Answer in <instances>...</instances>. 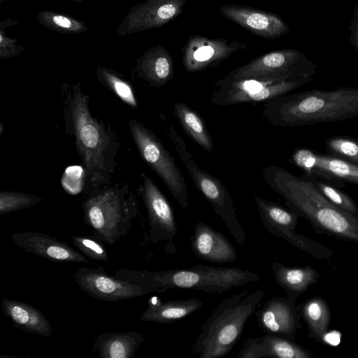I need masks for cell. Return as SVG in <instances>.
Wrapping results in <instances>:
<instances>
[{
	"mask_svg": "<svg viewBox=\"0 0 358 358\" xmlns=\"http://www.w3.org/2000/svg\"><path fill=\"white\" fill-rule=\"evenodd\" d=\"M203 306L201 300L194 298L161 301L152 298L140 317L143 322L169 324L182 320L199 310Z\"/></svg>",
	"mask_w": 358,
	"mask_h": 358,
	"instance_id": "44dd1931",
	"label": "cell"
},
{
	"mask_svg": "<svg viewBox=\"0 0 358 358\" xmlns=\"http://www.w3.org/2000/svg\"><path fill=\"white\" fill-rule=\"evenodd\" d=\"M303 176L334 205L358 217V206L348 194L331 184L330 182L315 175L303 173Z\"/></svg>",
	"mask_w": 358,
	"mask_h": 358,
	"instance_id": "83f0119b",
	"label": "cell"
},
{
	"mask_svg": "<svg viewBox=\"0 0 358 358\" xmlns=\"http://www.w3.org/2000/svg\"><path fill=\"white\" fill-rule=\"evenodd\" d=\"M0 127H1V134H2V132H3V124H2V123H1V126H0Z\"/></svg>",
	"mask_w": 358,
	"mask_h": 358,
	"instance_id": "8d00e7d4",
	"label": "cell"
},
{
	"mask_svg": "<svg viewBox=\"0 0 358 358\" xmlns=\"http://www.w3.org/2000/svg\"><path fill=\"white\" fill-rule=\"evenodd\" d=\"M129 129L143 160L161 178L181 208L187 210V186L173 157L156 134L141 122L129 120Z\"/></svg>",
	"mask_w": 358,
	"mask_h": 358,
	"instance_id": "ba28073f",
	"label": "cell"
},
{
	"mask_svg": "<svg viewBox=\"0 0 358 358\" xmlns=\"http://www.w3.org/2000/svg\"><path fill=\"white\" fill-rule=\"evenodd\" d=\"M12 241L24 251L56 262L89 263L79 250L55 237L38 232L24 231L12 234Z\"/></svg>",
	"mask_w": 358,
	"mask_h": 358,
	"instance_id": "e0dca14e",
	"label": "cell"
},
{
	"mask_svg": "<svg viewBox=\"0 0 358 358\" xmlns=\"http://www.w3.org/2000/svg\"><path fill=\"white\" fill-rule=\"evenodd\" d=\"M248 293L242 291L220 303L201 326L192 348L194 355L199 358H219L233 349L264 296L263 290Z\"/></svg>",
	"mask_w": 358,
	"mask_h": 358,
	"instance_id": "277c9868",
	"label": "cell"
},
{
	"mask_svg": "<svg viewBox=\"0 0 358 358\" xmlns=\"http://www.w3.org/2000/svg\"><path fill=\"white\" fill-rule=\"evenodd\" d=\"M314 356L287 337L266 334L255 338H248L242 345L237 358H312Z\"/></svg>",
	"mask_w": 358,
	"mask_h": 358,
	"instance_id": "d6986e66",
	"label": "cell"
},
{
	"mask_svg": "<svg viewBox=\"0 0 358 358\" xmlns=\"http://www.w3.org/2000/svg\"><path fill=\"white\" fill-rule=\"evenodd\" d=\"M173 115L178 120L186 134L208 152L213 150L211 136L200 115L182 102L173 105Z\"/></svg>",
	"mask_w": 358,
	"mask_h": 358,
	"instance_id": "4316f807",
	"label": "cell"
},
{
	"mask_svg": "<svg viewBox=\"0 0 358 358\" xmlns=\"http://www.w3.org/2000/svg\"><path fill=\"white\" fill-rule=\"evenodd\" d=\"M74 245L90 259L108 261L109 257L106 249L96 238L74 236L72 238Z\"/></svg>",
	"mask_w": 358,
	"mask_h": 358,
	"instance_id": "1f68e13d",
	"label": "cell"
},
{
	"mask_svg": "<svg viewBox=\"0 0 358 358\" xmlns=\"http://www.w3.org/2000/svg\"><path fill=\"white\" fill-rule=\"evenodd\" d=\"M141 76L153 87L165 85L174 77L173 63L167 50L159 46L143 60Z\"/></svg>",
	"mask_w": 358,
	"mask_h": 358,
	"instance_id": "484cf974",
	"label": "cell"
},
{
	"mask_svg": "<svg viewBox=\"0 0 358 358\" xmlns=\"http://www.w3.org/2000/svg\"><path fill=\"white\" fill-rule=\"evenodd\" d=\"M350 41L352 45L358 51V3L355 9L350 27Z\"/></svg>",
	"mask_w": 358,
	"mask_h": 358,
	"instance_id": "e575fe53",
	"label": "cell"
},
{
	"mask_svg": "<svg viewBox=\"0 0 358 358\" xmlns=\"http://www.w3.org/2000/svg\"><path fill=\"white\" fill-rule=\"evenodd\" d=\"M141 180L138 192L148 213V239L154 244L165 242L166 251L175 253L173 238L177 234V226L171 206L146 173H141Z\"/></svg>",
	"mask_w": 358,
	"mask_h": 358,
	"instance_id": "7c38bea8",
	"label": "cell"
},
{
	"mask_svg": "<svg viewBox=\"0 0 358 358\" xmlns=\"http://www.w3.org/2000/svg\"><path fill=\"white\" fill-rule=\"evenodd\" d=\"M100 81L112 92L133 109L138 108V101L135 91L127 81L106 71L99 75Z\"/></svg>",
	"mask_w": 358,
	"mask_h": 358,
	"instance_id": "f546056e",
	"label": "cell"
},
{
	"mask_svg": "<svg viewBox=\"0 0 358 358\" xmlns=\"http://www.w3.org/2000/svg\"><path fill=\"white\" fill-rule=\"evenodd\" d=\"M308 328V337L322 343L331 322L329 308L322 298L312 297L296 306Z\"/></svg>",
	"mask_w": 358,
	"mask_h": 358,
	"instance_id": "d4e9b609",
	"label": "cell"
},
{
	"mask_svg": "<svg viewBox=\"0 0 358 358\" xmlns=\"http://www.w3.org/2000/svg\"><path fill=\"white\" fill-rule=\"evenodd\" d=\"M295 301L287 296L271 297L255 313L258 325L266 334L296 341V332L301 327V317Z\"/></svg>",
	"mask_w": 358,
	"mask_h": 358,
	"instance_id": "9a60e30c",
	"label": "cell"
},
{
	"mask_svg": "<svg viewBox=\"0 0 358 358\" xmlns=\"http://www.w3.org/2000/svg\"><path fill=\"white\" fill-rule=\"evenodd\" d=\"M255 201L260 220L271 234L282 238L292 246L316 259H329L332 257L334 254L330 249L295 232L300 217L292 210L257 196H255Z\"/></svg>",
	"mask_w": 358,
	"mask_h": 358,
	"instance_id": "8fae6325",
	"label": "cell"
},
{
	"mask_svg": "<svg viewBox=\"0 0 358 358\" xmlns=\"http://www.w3.org/2000/svg\"><path fill=\"white\" fill-rule=\"evenodd\" d=\"M1 308L4 315L17 328L42 336L52 335L50 322L34 306L24 301L6 298L1 302Z\"/></svg>",
	"mask_w": 358,
	"mask_h": 358,
	"instance_id": "ffe728a7",
	"label": "cell"
},
{
	"mask_svg": "<svg viewBox=\"0 0 358 358\" xmlns=\"http://www.w3.org/2000/svg\"><path fill=\"white\" fill-rule=\"evenodd\" d=\"M158 282L157 292L181 288L208 293H223L231 288L257 282L260 276L249 269L196 265L188 268L154 272Z\"/></svg>",
	"mask_w": 358,
	"mask_h": 358,
	"instance_id": "52a82bcc",
	"label": "cell"
},
{
	"mask_svg": "<svg viewBox=\"0 0 358 358\" xmlns=\"http://www.w3.org/2000/svg\"><path fill=\"white\" fill-rule=\"evenodd\" d=\"M43 197L31 194L1 191L0 192V215L31 207L40 203Z\"/></svg>",
	"mask_w": 358,
	"mask_h": 358,
	"instance_id": "4dcf8cb0",
	"label": "cell"
},
{
	"mask_svg": "<svg viewBox=\"0 0 358 358\" xmlns=\"http://www.w3.org/2000/svg\"><path fill=\"white\" fill-rule=\"evenodd\" d=\"M62 91L66 133L73 138L85 176L84 193L106 185L112 178L121 145L111 127L93 115L90 97L79 85Z\"/></svg>",
	"mask_w": 358,
	"mask_h": 358,
	"instance_id": "6da1fadb",
	"label": "cell"
},
{
	"mask_svg": "<svg viewBox=\"0 0 358 358\" xmlns=\"http://www.w3.org/2000/svg\"><path fill=\"white\" fill-rule=\"evenodd\" d=\"M62 183L65 191L71 194H76L84 190L85 176L83 167L68 168L63 176Z\"/></svg>",
	"mask_w": 358,
	"mask_h": 358,
	"instance_id": "d6a6232c",
	"label": "cell"
},
{
	"mask_svg": "<svg viewBox=\"0 0 358 358\" xmlns=\"http://www.w3.org/2000/svg\"><path fill=\"white\" fill-rule=\"evenodd\" d=\"M324 147L327 154L358 165V139L343 135L333 136L326 140Z\"/></svg>",
	"mask_w": 358,
	"mask_h": 358,
	"instance_id": "f1b7e54d",
	"label": "cell"
},
{
	"mask_svg": "<svg viewBox=\"0 0 358 358\" xmlns=\"http://www.w3.org/2000/svg\"><path fill=\"white\" fill-rule=\"evenodd\" d=\"M185 166L197 190L211 205L236 241L244 245L246 235L238 220L233 199L226 187L217 178L201 169L193 159L188 160Z\"/></svg>",
	"mask_w": 358,
	"mask_h": 358,
	"instance_id": "4fadbf2b",
	"label": "cell"
},
{
	"mask_svg": "<svg viewBox=\"0 0 358 358\" xmlns=\"http://www.w3.org/2000/svg\"><path fill=\"white\" fill-rule=\"evenodd\" d=\"M220 11L225 18L264 38H276L289 31L280 17L266 10L232 3L222 6Z\"/></svg>",
	"mask_w": 358,
	"mask_h": 358,
	"instance_id": "2e32d148",
	"label": "cell"
},
{
	"mask_svg": "<svg viewBox=\"0 0 358 358\" xmlns=\"http://www.w3.org/2000/svg\"><path fill=\"white\" fill-rule=\"evenodd\" d=\"M78 286L99 300L115 302L157 292L154 272L121 268L110 274L103 267H80L73 275Z\"/></svg>",
	"mask_w": 358,
	"mask_h": 358,
	"instance_id": "8992f818",
	"label": "cell"
},
{
	"mask_svg": "<svg viewBox=\"0 0 358 358\" xmlns=\"http://www.w3.org/2000/svg\"><path fill=\"white\" fill-rule=\"evenodd\" d=\"M143 340L136 331L102 333L96 338L93 351L100 358H133Z\"/></svg>",
	"mask_w": 358,
	"mask_h": 358,
	"instance_id": "603a6c76",
	"label": "cell"
},
{
	"mask_svg": "<svg viewBox=\"0 0 358 358\" xmlns=\"http://www.w3.org/2000/svg\"><path fill=\"white\" fill-rule=\"evenodd\" d=\"M311 80L282 73L241 79L217 87L210 100L219 106L266 101L287 94Z\"/></svg>",
	"mask_w": 358,
	"mask_h": 358,
	"instance_id": "9c48e42d",
	"label": "cell"
},
{
	"mask_svg": "<svg viewBox=\"0 0 358 358\" xmlns=\"http://www.w3.org/2000/svg\"><path fill=\"white\" fill-rule=\"evenodd\" d=\"M83 220L96 240L113 245L130 231L138 203L127 185L91 189L82 203Z\"/></svg>",
	"mask_w": 358,
	"mask_h": 358,
	"instance_id": "5b68a950",
	"label": "cell"
},
{
	"mask_svg": "<svg viewBox=\"0 0 358 358\" xmlns=\"http://www.w3.org/2000/svg\"><path fill=\"white\" fill-rule=\"evenodd\" d=\"M262 173L267 185L300 218L308 220L316 233L358 243V217L334 205L303 175L276 165L264 167Z\"/></svg>",
	"mask_w": 358,
	"mask_h": 358,
	"instance_id": "7a4b0ae2",
	"label": "cell"
},
{
	"mask_svg": "<svg viewBox=\"0 0 358 358\" xmlns=\"http://www.w3.org/2000/svg\"><path fill=\"white\" fill-rule=\"evenodd\" d=\"M262 115L273 126L294 127L358 117V88L311 90L266 101Z\"/></svg>",
	"mask_w": 358,
	"mask_h": 358,
	"instance_id": "3957f363",
	"label": "cell"
},
{
	"mask_svg": "<svg viewBox=\"0 0 358 358\" xmlns=\"http://www.w3.org/2000/svg\"><path fill=\"white\" fill-rule=\"evenodd\" d=\"M247 43L222 38H209L195 34L189 37L182 49L185 70L194 73L216 66L236 52L244 50Z\"/></svg>",
	"mask_w": 358,
	"mask_h": 358,
	"instance_id": "5bb4252c",
	"label": "cell"
},
{
	"mask_svg": "<svg viewBox=\"0 0 358 358\" xmlns=\"http://www.w3.org/2000/svg\"><path fill=\"white\" fill-rule=\"evenodd\" d=\"M271 270L276 283L283 288L287 296L296 299L310 286L315 285L320 279L319 273L309 265L304 266H287L275 262Z\"/></svg>",
	"mask_w": 358,
	"mask_h": 358,
	"instance_id": "7402d4cb",
	"label": "cell"
},
{
	"mask_svg": "<svg viewBox=\"0 0 358 358\" xmlns=\"http://www.w3.org/2000/svg\"><path fill=\"white\" fill-rule=\"evenodd\" d=\"M53 22L55 24L61 27L69 28L72 26V21L67 17L62 15H55L53 17Z\"/></svg>",
	"mask_w": 358,
	"mask_h": 358,
	"instance_id": "d590c367",
	"label": "cell"
},
{
	"mask_svg": "<svg viewBox=\"0 0 358 358\" xmlns=\"http://www.w3.org/2000/svg\"><path fill=\"white\" fill-rule=\"evenodd\" d=\"M166 131L173 146L182 162L185 164L188 160L193 159L182 138L176 131L173 126L169 125Z\"/></svg>",
	"mask_w": 358,
	"mask_h": 358,
	"instance_id": "836d02e7",
	"label": "cell"
},
{
	"mask_svg": "<svg viewBox=\"0 0 358 358\" xmlns=\"http://www.w3.org/2000/svg\"><path fill=\"white\" fill-rule=\"evenodd\" d=\"M317 66L295 49L278 50L264 54L231 71L215 82L216 87L241 79L268 74L282 73L313 79Z\"/></svg>",
	"mask_w": 358,
	"mask_h": 358,
	"instance_id": "30bf717a",
	"label": "cell"
},
{
	"mask_svg": "<svg viewBox=\"0 0 358 358\" xmlns=\"http://www.w3.org/2000/svg\"><path fill=\"white\" fill-rule=\"evenodd\" d=\"M190 243L193 253L202 260L224 264L237 259V252L229 239L201 221L196 224Z\"/></svg>",
	"mask_w": 358,
	"mask_h": 358,
	"instance_id": "ac0fdd59",
	"label": "cell"
},
{
	"mask_svg": "<svg viewBox=\"0 0 358 358\" xmlns=\"http://www.w3.org/2000/svg\"><path fill=\"white\" fill-rule=\"evenodd\" d=\"M309 174L332 182H346L358 185V165L344 159L317 151Z\"/></svg>",
	"mask_w": 358,
	"mask_h": 358,
	"instance_id": "cb8c5ba5",
	"label": "cell"
}]
</instances>
